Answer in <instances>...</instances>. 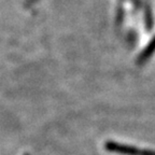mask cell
I'll return each mask as SVG.
<instances>
[{"label": "cell", "mask_w": 155, "mask_h": 155, "mask_svg": "<svg viewBox=\"0 0 155 155\" xmlns=\"http://www.w3.org/2000/svg\"><path fill=\"white\" fill-rule=\"evenodd\" d=\"M107 151L113 153H119L123 155H155L154 151L150 150H139V149L131 147V145L122 144V143L114 142V141H108L104 145Z\"/></svg>", "instance_id": "6da1fadb"}, {"label": "cell", "mask_w": 155, "mask_h": 155, "mask_svg": "<svg viewBox=\"0 0 155 155\" xmlns=\"http://www.w3.org/2000/svg\"><path fill=\"white\" fill-rule=\"evenodd\" d=\"M154 52H155V37L151 40L150 43L148 44V46H147V48L143 50L142 53L140 54V56H139V58H138V63L142 64V63H144V61H147L149 58L153 55Z\"/></svg>", "instance_id": "7a4b0ae2"}, {"label": "cell", "mask_w": 155, "mask_h": 155, "mask_svg": "<svg viewBox=\"0 0 155 155\" xmlns=\"http://www.w3.org/2000/svg\"><path fill=\"white\" fill-rule=\"evenodd\" d=\"M24 155H29V154H28V153H25V154H24Z\"/></svg>", "instance_id": "3957f363"}]
</instances>
